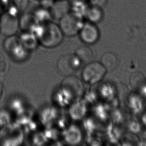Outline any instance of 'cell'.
I'll return each instance as SVG.
<instances>
[{"label": "cell", "mask_w": 146, "mask_h": 146, "mask_svg": "<svg viewBox=\"0 0 146 146\" xmlns=\"http://www.w3.org/2000/svg\"><path fill=\"white\" fill-rule=\"evenodd\" d=\"M34 33L39 42L46 48H54L59 45L64 36L58 24L52 21L40 24Z\"/></svg>", "instance_id": "1"}, {"label": "cell", "mask_w": 146, "mask_h": 146, "mask_svg": "<svg viewBox=\"0 0 146 146\" xmlns=\"http://www.w3.org/2000/svg\"><path fill=\"white\" fill-rule=\"evenodd\" d=\"M84 23L80 14L69 11L59 19L58 25L63 35L73 36L79 34Z\"/></svg>", "instance_id": "2"}, {"label": "cell", "mask_w": 146, "mask_h": 146, "mask_svg": "<svg viewBox=\"0 0 146 146\" xmlns=\"http://www.w3.org/2000/svg\"><path fill=\"white\" fill-rule=\"evenodd\" d=\"M23 140V133L18 123H11L2 127L0 131V143L4 146H17Z\"/></svg>", "instance_id": "3"}, {"label": "cell", "mask_w": 146, "mask_h": 146, "mask_svg": "<svg viewBox=\"0 0 146 146\" xmlns=\"http://www.w3.org/2000/svg\"><path fill=\"white\" fill-rule=\"evenodd\" d=\"M106 71L101 63L95 61L88 63L84 68L82 77L85 82L94 84L102 80Z\"/></svg>", "instance_id": "4"}, {"label": "cell", "mask_w": 146, "mask_h": 146, "mask_svg": "<svg viewBox=\"0 0 146 146\" xmlns=\"http://www.w3.org/2000/svg\"><path fill=\"white\" fill-rule=\"evenodd\" d=\"M81 62L75 54H68L59 58L57 61V69L64 76L72 75L80 69Z\"/></svg>", "instance_id": "5"}, {"label": "cell", "mask_w": 146, "mask_h": 146, "mask_svg": "<svg viewBox=\"0 0 146 146\" xmlns=\"http://www.w3.org/2000/svg\"><path fill=\"white\" fill-rule=\"evenodd\" d=\"M62 89L70 98L77 100L84 93V86L81 80L73 75L66 76L61 83Z\"/></svg>", "instance_id": "6"}, {"label": "cell", "mask_w": 146, "mask_h": 146, "mask_svg": "<svg viewBox=\"0 0 146 146\" xmlns=\"http://www.w3.org/2000/svg\"><path fill=\"white\" fill-rule=\"evenodd\" d=\"M19 29V16L6 11L0 15V33L5 36L16 35Z\"/></svg>", "instance_id": "7"}, {"label": "cell", "mask_w": 146, "mask_h": 146, "mask_svg": "<svg viewBox=\"0 0 146 146\" xmlns=\"http://www.w3.org/2000/svg\"><path fill=\"white\" fill-rule=\"evenodd\" d=\"M78 34L82 42L90 44L97 42L100 37V32L96 24L88 21L84 23Z\"/></svg>", "instance_id": "8"}, {"label": "cell", "mask_w": 146, "mask_h": 146, "mask_svg": "<svg viewBox=\"0 0 146 146\" xmlns=\"http://www.w3.org/2000/svg\"><path fill=\"white\" fill-rule=\"evenodd\" d=\"M19 29L22 32H34L40 24L34 13H23L19 16Z\"/></svg>", "instance_id": "9"}, {"label": "cell", "mask_w": 146, "mask_h": 146, "mask_svg": "<svg viewBox=\"0 0 146 146\" xmlns=\"http://www.w3.org/2000/svg\"><path fill=\"white\" fill-rule=\"evenodd\" d=\"M85 16L88 22L95 24L99 23L104 18L102 8L90 5L85 11Z\"/></svg>", "instance_id": "10"}, {"label": "cell", "mask_w": 146, "mask_h": 146, "mask_svg": "<svg viewBox=\"0 0 146 146\" xmlns=\"http://www.w3.org/2000/svg\"><path fill=\"white\" fill-rule=\"evenodd\" d=\"M19 37L22 45L28 50L35 49L39 42L36 34L33 32H23Z\"/></svg>", "instance_id": "11"}, {"label": "cell", "mask_w": 146, "mask_h": 146, "mask_svg": "<svg viewBox=\"0 0 146 146\" xmlns=\"http://www.w3.org/2000/svg\"><path fill=\"white\" fill-rule=\"evenodd\" d=\"M22 45L20 37L16 35L6 36L4 42V48L9 55Z\"/></svg>", "instance_id": "12"}, {"label": "cell", "mask_w": 146, "mask_h": 146, "mask_svg": "<svg viewBox=\"0 0 146 146\" xmlns=\"http://www.w3.org/2000/svg\"><path fill=\"white\" fill-rule=\"evenodd\" d=\"M129 105L131 110L135 114H139L143 110L144 105L142 99L140 95L133 93L129 98Z\"/></svg>", "instance_id": "13"}, {"label": "cell", "mask_w": 146, "mask_h": 146, "mask_svg": "<svg viewBox=\"0 0 146 146\" xmlns=\"http://www.w3.org/2000/svg\"><path fill=\"white\" fill-rule=\"evenodd\" d=\"M101 63L106 70L112 71L117 66L118 59L115 54L111 52H107L103 55Z\"/></svg>", "instance_id": "14"}, {"label": "cell", "mask_w": 146, "mask_h": 146, "mask_svg": "<svg viewBox=\"0 0 146 146\" xmlns=\"http://www.w3.org/2000/svg\"><path fill=\"white\" fill-rule=\"evenodd\" d=\"M75 55L83 63L89 62L93 57V51L90 48L87 46H80L75 52Z\"/></svg>", "instance_id": "15"}, {"label": "cell", "mask_w": 146, "mask_h": 146, "mask_svg": "<svg viewBox=\"0 0 146 146\" xmlns=\"http://www.w3.org/2000/svg\"><path fill=\"white\" fill-rule=\"evenodd\" d=\"M146 83V78L142 73L136 72L132 74L130 78L131 87L135 91H138L141 87Z\"/></svg>", "instance_id": "16"}, {"label": "cell", "mask_w": 146, "mask_h": 146, "mask_svg": "<svg viewBox=\"0 0 146 146\" xmlns=\"http://www.w3.org/2000/svg\"><path fill=\"white\" fill-rule=\"evenodd\" d=\"M28 51L23 46H22L13 51L9 55L16 61H22L28 56Z\"/></svg>", "instance_id": "17"}, {"label": "cell", "mask_w": 146, "mask_h": 146, "mask_svg": "<svg viewBox=\"0 0 146 146\" xmlns=\"http://www.w3.org/2000/svg\"><path fill=\"white\" fill-rule=\"evenodd\" d=\"M12 123V116L9 110L0 111V126L3 127Z\"/></svg>", "instance_id": "18"}, {"label": "cell", "mask_w": 146, "mask_h": 146, "mask_svg": "<svg viewBox=\"0 0 146 146\" xmlns=\"http://www.w3.org/2000/svg\"><path fill=\"white\" fill-rule=\"evenodd\" d=\"M10 111L16 113L17 114H19L22 111V103L20 99L13 98L12 99L9 104Z\"/></svg>", "instance_id": "19"}, {"label": "cell", "mask_w": 146, "mask_h": 146, "mask_svg": "<svg viewBox=\"0 0 146 146\" xmlns=\"http://www.w3.org/2000/svg\"><path fill=\"white\" fill-rule=\"evenodd\" d=\"M9 64L6 59L0 55V76L6 75L9 70Z\"/></svg>", "instance_id": "20"}, {"label": "cell", "mask_w": 146, "mask_h": 146, "mask_svg": "<svg viewBox=\"0 0 146 146\" xmlns=\"http://www.w3.org/2000/svg\"><path fill=\"white\" fill-rule=\"evenodd\" d=\"M130 130L134 133H138L141 130V126L140 124L136 121H133L129 125Z\"/></svg>", "instance_id": "21"}, {"label": "cell", "mask_w": 146, "mask_h": 146, "mask_svg": "<svg viewBox=\"0 0 146 146\" xmlns=\"http://www.w3.org/2000/svg\"><path fill=\"white\" fill-rule=\"evenodd\" d=\"M90 5L103 8L106 5L108 0H89Z\"/></svg>", "instance_id": "22"}, {"label": "cell", "mask_w": 146, "mask_h": 146, "mask_svg": "<svg viewBox=\"0 0 146 146\" xmlns=\"http://www.w3.org/2000/svg\"><path fill=\"white\" fill-rule=\"evenodd\" d=\"M138 92L140 96L146 98V83L141 87Z\"/></svg>", "instance_id": "23"}, {"label": "cell", "mask_w": 146, "mask_h": 146, "mask_svg": "<svg viewBox=\"0 0 146 146\" xmlns=\"http://www.w3.org/2000/svg\"><path fill=\"white\" fill-rule=\"evenodd\" d=\"M142 122L143 124L146 127V113H145L143 115L142 117Z\"/></svg>", "instance_id": "24"}, {"label": "cell", "mask_w": 146, "mask_h": 146, "mask_svg": "<svg viewBox=\"0 0 146 146\" xmlns=\"http://www.w3.org/2000/svg\"><path fill=\"white\" fill-rule=\"evenodd\" d=\"M3 93V88L2 85L0 84V97L2 96Z\"/></svg>", "instance_id": "25"}]
</instances>
